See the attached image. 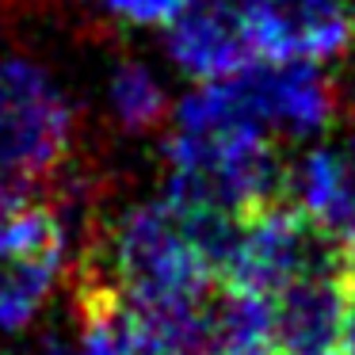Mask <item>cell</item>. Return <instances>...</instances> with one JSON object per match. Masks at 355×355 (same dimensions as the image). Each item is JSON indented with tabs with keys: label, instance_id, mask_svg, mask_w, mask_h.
Masks as SVG:
<instances>
[{
	"label": "cell",
	"instance_id": "cell-1",
	"mask_svg": "<svg viewBox=\"0 0 355 355\" xmlns=\"http://www.w3.org/2000/svg\"><path fill=\"white\" fill-rule=\"evenodd\" d=\"M233 222L199 218L176 202L149 199L119 214L107 237L115 298L130 309H180L207 302L218 252Z\"/></svg>",
	"mask_w": 355,
	"mask_h": 355
},
{
	"label": "cell",
	"instance_id": "cell-2",
	"mask_svg": "<svg viewBox=\"0 0 355 355\" xmlns=\"http://www.w3.org/2000/svg\"><path fill=\"white\" fill-rule=\"evenodd\" d=\"M340 119V85L309 62L252 58L225 80L195 85L172 126H237L279 141H313Z\"/></svg>",
	"mask_w": 355,
	"mask_h": 355
},
{
	"label": "cell",
	"instance_id": "cell-3",
	"mask_svg": "<svg viewBox=\"0 0 355 355\" xmlns=\"http://www.w3.org/2000/svg\"><path fill=\"white\" fill-rule=\"evenodd\" d=\"M164 199L199 218H237L283 199L279 146L237 126H172L164 138Z\"/></svg>",
	"mask_w": 355,
	"mask_h": 355
},
{
	"label": "cell",
	"instance_id": "cell-4",
	"mask_svg": "<svg viewBox=\"0 0 355 355\" xmlns=\"http://www.w3.org/2000/svg\"><path fill=\"white\" fill-rule=\"evenodd\" d=\"M77 111L42 62L0 54V195H27L69 157Z\"/></svg>",
	"mask_w": 355,
	"mask_h": 355
},
{
	"label": "cell",
	"instance_id": "cell-5",
	"mask_svg": "<svg viewBox=\"0 0 355 355\" xmlns=\"http://www.w3.org/2000/svg\"><path fill=\"white\" fill-rule=\"evenodd\" d=\"M324 263H336L329 241L291 202L275 199L230 225L218 252V279L230 291H252L271 298Z\"/></svg>",
	"mask_w": 355,
	"mask_h": 355
},
{
	"label": "cell",
	"instance_id": "cell-6",
	"mask_svg": "<svg viewBox=\"0 0 355 355\" xmlns=\"http://www.w3.org/2000/svg\"><path fill=\"white\" fill-rule=\"evenodd\" d=\"M248 46L268 62L324 65L355 50V0H233Z\"/></svg>",
	"mask_w": 355,
	"mask_h": 355
},
{
	"label": "cell",
	"instance_id": "cell-7",
	"mask_svg": "<svg viewBox=\"0 0 355 355\" xmlns=\"http://www.w3.org/2000/svg\"><path fill=\"white\" fill-rule=\"evenodd\" d=\"M291 207L329 245L355 237V134L340 141H317L286 168Z\"/></svg>",
	"mask_w": 355,
	"mask_h": 355
},
{
	"label": "cell",
	"instance_id": "cell-8",
	"mask_svg": "<svg viewBox=\"0 0 355 355\" xmlns=\"http://www.w3.org/2000/svg\"><path fill=\"white\" fill-rule=\"evenodd\" d=\"M164 54L187 80H225L252 62V46L233 0H191L172 24H164Z\"/></svg>",
	"mask_w": 355,
	"mask_h": 355
},
{
	"label": "cell",
	"instance_id": "cell-9",
	"mask_svg": "<svg viewBox=\"0 0 355 355\" xmlns=\"http://www.w3.org/2000/svg\"><path fill=\"white\" fill-rule=\"evenodd\" d=\"M352 291L336 263L294 279L279 294H271V321H275L279 355H329L340 347Z\"/></svg>",
	"mask_w": 355,
	"mask_h": 355
},
{
	"label": "cell",
	"instance_id": "cell-10",
	"mask_svg": "<svg viewBox=\"0 0 355 355\" xmlns=\"http://www.w3.org/2000/svg\"><path fill=\"white\" fill-rule=\"evenodd\" d=\"M69 263V248L24 256L0 268V336H19L42 317Z\"/></svg>",
	"mask_w": 355,
	"mask_h": 355
},
{
	"label": "cell",
	"instance_id": "cell-11",
	"mask_svg": "<svg viewBox=\"0 0 355 355\" xmlns=\"http://www.w3.org/2000/svg\"><path fill=\"white\" fill-rule=\"evenodd\" d=\"M103 100H107L111 123L123 134H130V138L161 130L172 119V100H168V88H164L161 73L153 65L138 62V58H123L107 73Z\"/></svg>",
	"mask_w": 355,
	"mask_h": 355
},
{
	"label": "cell",
	"instance_id": "cell-12",
	"mask_svg": "<svg viewBox=\"0 0 355 355\" xmlns=\"http://www.w3.org/2000/svg\"><path fill=\"white\" fill-rule=\"evenodd\" d=\"M210 329L218 355H279L271 298L252 291H230L210 302Z\"/></svg>",
	"mask_w": 355,
	"mask_h": 355
},
{
	"label": "cell",
	"instance_id": "cell-13",
	"mask_svg": "<svg viewBox=\"0 0 355 355\" xmlns=\"http://www.w3.org/2000/svg\"><path fill=\"white\" fill-rule=\"evenodd\" d=\"M69 225L46 202L27 195H0V268L46 248H69Z\"/></svg>",
	"mask_w": 355,
	"mask_h": 355
},
{
	"label": "cell",
	"instance_id": "cell-14",
	"mask_svg": "<svg viewBox=\"0 0 355 355\" xmlns=\"http://www.w3.org/2000/svg\"><path fill=\"white\" fill-rule=\"evenodd\" d=\"M54 355H134L130 309L115 294H92L85 306V321L69 347H58Z\"/></svg>",
	"mask_w": 355,
	"mask_h": 355
},
{
	"label": "cell",
	"instance_id": "cell-15",
	"mask_svg": "<svg viewBox=\"0 0 355 355\" xmlns=\"http://www.w3.org/2000/svg\"><path fill=\"white\" fill-rule=\"evenodd\" d=\"M115 24L123 27H164L191 4V0H100Z\"/></svg>",
	"mask_w": 355,
	"mask_h": 355
},
{
	"label": "cell",
	"instance_id": "cell-16",
	"mask_svg": "<svg viewBox=\"0 0 355 355\" xmlns=\"http://www.w3.org/2000/svg\"><path fill=\"white\" fill-rule=\"evenodd\" d=\"M336 268H340V275H344L347 291H352V298H355V237L344 241V256H340Z\"/></svg>",
	"mask_w": 355,
	"mask_h": 355
},
{
	"label": "cell",
	"instance_id": "cell-17",
	"mask_svg": "<svg viewBox=\"0 0 355 355\" xmlns=\"http://www.w3.org/2000/svg\"><path fill=\"white\" fill-rule=\"evenodd\" d=\"M340 352H344V355H355V302H352V309H347L344 332H340Z\"/></svg>",
	"mask_w": 355,
	"mask_h": 355
},
{
	"label": "cell",
	"instance_id": "cell-18",
	"mask_svg": "<svg viewBox=\"0 0 355 355\" xmlns=\"http://www.w3.org/2000/svg\"><path fill=\"white\" fill-rule=\"evenodd\" d=\"M329 355H336V352H329ZM340 355H344V352H340Z\"/></svg>",
	"mask_w": 355,
	"mask_h": 355
}]
</instances>
